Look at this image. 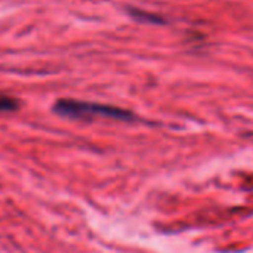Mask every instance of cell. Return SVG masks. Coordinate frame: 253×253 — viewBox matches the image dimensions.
<instances>
[{"instance_id": "1", "label": "cell", "mask_w": 253, "mask_h": 253, "mask_svg": "<svg viewBox=\"0 0 253 253\" xmlns=\"http://www.w3.org/2000/svg\"><path fill=\"white\" fill-rule=\"evenodd\" d=\"M53 111L58 116L68 117V119H93V117H104V119H114V120H133L135 116L123 108L98 104V102H87V101H77V99H58L53 104Z\"/></svg>"}, {"instance_id": "2", "label": "cell", "mask_w": 253, "mask_h": 253, "mask_svg": "<svg viewBox=\"0 0 253 253\" xmlns=\"http://www.w3.org/2000/svg\"><path fill=\"white\" fill-rule=\"evenodd\" d=\"M130 15L138 19V21H142V22H151V24H163V19L159 16V15H153V13H148L145 10H139V9H130Z\"/></svg>"}, {"instance_id": "3", "label": "cell", "mask_w": 253, "mask_h": 253, "mask_svg": "<svg viewBox=\"0 0 253 253\" xmlns=\"http://www.w3.org/2000/svg\"><path fill=\"white\" fill-rule=\"evenodd\" d=\"M19 107L18 101L12 96L7 95H1L0 93V113H9V111H15Z\"/></svg>"}]
</instances>
